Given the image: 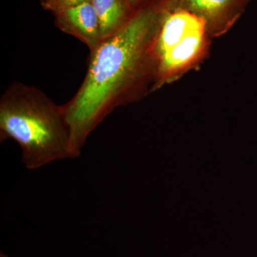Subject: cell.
Instances as JSON below:
<instances>
[{
  "label": "cell",
  "mask_w": 257,
  "mask_h": 257,
  "mask_svg": "<svg viewBox=\"0 0 257 257\" xmlns=\"http://www.w3.org/2000/svg\"><path fill=\"white\" fill-rule=\"evenodd\" d=\"M13 140L27 169L73 159L70 133L62 106L34 86L15 82L0 99V141Z\"/></svg>",
  "instance_id": "cell-2"
},
{
  "label": "cell",
  "mask_w": 257,
  "mask_h": 257,
  "mask_svg": "<svg viewBox=\"0 0 257 257\" xmlns=\"http://www.w3.org/2000/svg\"><path fill=\"white\" fill-rule=\"evenodd\" d=\"M89 1L91 0H40V3L44 9L55 13Z\"/></svg>",
  "instance_id": "cell-8"
},
{
  "label": "cell",
  "mask_w": 257,
  "mask_h": 257,
  "mask_svg": "<svg viewBox=\"0 0 257 257\" xmlns=\"http://www.w3.org/2000/svg\"><path fill=\"white\" fill-rule=\"evenodd\" d=\"M91 3L97 15L103 40L121 30L134 14L126 0H91Z\"/></svg>",
  "instance_id": "cell-5"
},
{
  "label": "cell",
  "mask_w": 257,
  "mask_h": 257,
  "mask_svg": "<svg viewBox=\"0 0 257 257\" xmlns=\"http://www.w3.org/2000/svg\"><path fill=\"white\" fill-rule=\"evenodd\" d=\"M246 0H182V9L188 10L206 23H222L234 18Z\"/></svg>",
  "instance_id": "cell-6"
},
{
  "label": "cell",
  "mask_w": 257,
  "mask_h": 257,
  "mask_svg": "<svg viewBox=\"0 0 257 257\" xmlns=\"http://www.w3.org/2000/svg\"><path fill=\"white\" fill-rule=\"evenodd\" d=\"M204 19L188 10L179 8L161 19L155 49L158 57L168 52L189 35L206 30Z\"/></svg>",
  "instance_id": "cell-4"
},
{
  "label": "cell",
  "mask_w": 257,
  "mask_h": 257,
  "mask_svg": "<svg viewBox=\"0 0 257 257\" xmlns=\"http://www.w3.org/2000/svg\"><path fill=\"white\" fill-rule=\"evenodd\" d=\"M161 15L153 6L139 10L121 30L90 52L80 87L62 106L74 158L81 155L89 135L106 116L126 102L143 77L149 52L156 42Z\"/></svg>",
  "instance_id": "cell-1"
},
{
  "label": "cell",
  "mask_w": 257,
  "mask_h": 257,
  "mask_svg": "<svg viewBox=\"0 0 257 257\" xmlns=\"http://www.w3.org/2000/svg\"><path fill=\"white\" fill-rule=\"evenodd\" d=\"M53 14L56 26L64 33L78 39L90 52L103 41L99 20L91 1Z\"/></svg>",
  "instance_id": "cell-3"
},
{
  "label": "cell",
  "mask_w": 257,
  "mask_h": 257,
  "mask_svg": "<svg viewBox=\"0 0 257 257\" xmlns=\"http://www.w3.org/2000/svg\"><path fill=\"white\" fill-rule=\"evenodd\" d=\"M205 30L189 35L173 48L159 57L160 71L171 73L183 68L197 57L202 50Z\"/></svg>",
  "instance_id": "cell-7"
},
{
  "label": "cell",
  "mask_w": 257,
  "mask_h": 257,
  "mask_svg": "<svg viewBox=\"0 0 257 257\" xmlns=\"http://www.w3.org/2000/svg\"><path fill=\"white\" fill-rule=\"evenodd\" d=\"M0 257H8L7 255H5V253H0Z\"/></svg>",
  "instance_id": "cell-10"
},
{
  "label": "cell",
  "mask_w": 257,
  "mask_h": 257,
  "mask_svg": "<svg viewBox=\"0 0 257 257\" xmlns=\"http://www.w3.org/2000/svg\"><path fill=\"white\" fill-rule=\"evenodd\" d=\"M126 1H127L128 5H130L134 9V8H135V7L138 6V5L140 4L143 0H126Z\"/></svg>",
  "instance_id": "cell-9"
}]
</instances>
